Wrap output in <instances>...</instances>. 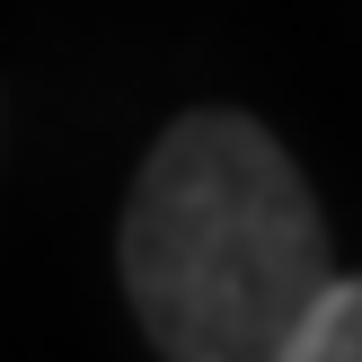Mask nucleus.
I'll list each match as a JSON object with an SVG mask.
<instances>
[{"label": "nucleus", "instance_id": "nucleus-1", "mask_svg": "<svg viewBox=\"0 0 362 362\" xmlns=\"http://www.w3.org/2000/svg\"><path fill=\"white\" fill-rule=\"evenodd\" d=\"M115 265L159 362H283L336 274L292 151L230 106H194L159 133L124 194Z\"/></svg>", "mask_w": 362, "mask_h": 362}, {"label": "nucleus", "instance_id": "nucleus-2", "mask_svg": "<svg viewBox=\"0 0 362 362\" xmlns=\"http://www.w3.org/2000/svg\"><path fill=\"white\" fill-rule=\"evenodd\" d=\"M283 362H362V274H327V292L292 327Z\"/></svg>", "mask_w": 362, "mask_h": 362}]
</instances>
